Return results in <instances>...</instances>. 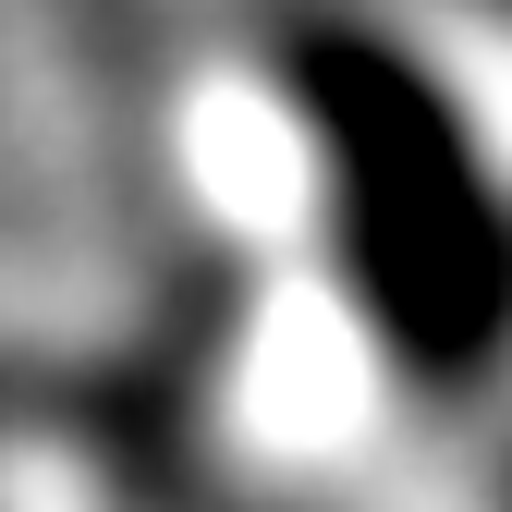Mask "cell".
Here are the masks:
<instances>
[{
    "mask_svg": "<svg viewBox=\"0 0 512 512\" xmlns=\"http://www.w3.org/2000/svg\"><path fill=\"white\" fill-rule=\"evenodd\" d=\"M403 13H415L427 37H452L464 74H500V86H512V0H403Z\"/></svg>",
    "mask_w": 512,
    "mask_h": 512,
    "instance_id": "1",
    "label": "cell"
}]
</instances>
